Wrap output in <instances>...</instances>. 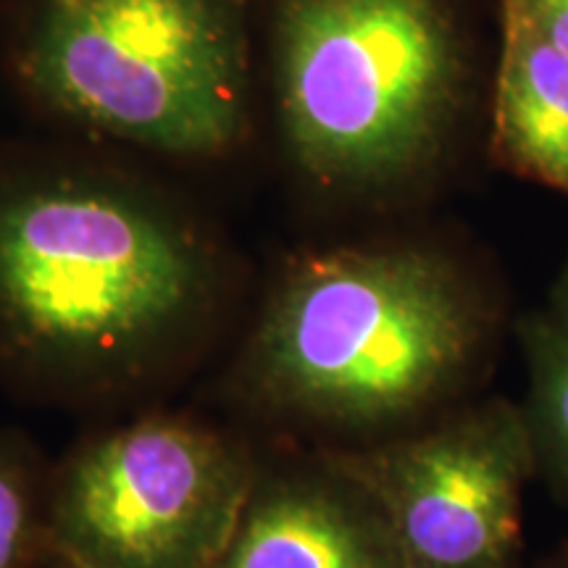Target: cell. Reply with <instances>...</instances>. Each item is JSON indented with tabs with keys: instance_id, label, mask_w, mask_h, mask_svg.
Wrapping results in <instances>:
<instances>
[{
	"instance_id": "obj_1",
	"label": "cell",
	"mask_w": 568,
	"mask_h": 568,
	"mask_svg": "<svg viewBox=\"0 0 568 568\" xmlns=\"http://www.w3.org/2000/svg\"><path fill=\"white\" fill-rule=\"evenodd\" d=\"M245 266L166 169L92 142H0V387L51 403L124 397L224 335Z\"/></svg>"
},
{
	"instance_id": "obj_9",
	"label": "cell",
	"mask_w": 568,
	"mask_h": 568,
	"mask_svg": "<svg viewBox=\"0 0 568 568\" xmlns=\"http://www.w3.org/2000/svg\"><path fill=\"white\" fill-rule=\"evenodd\" d=\"M51 474L30 437L0 429V568H38L51 550Z\"/></svg>"
},
{
	"instance_id": "obj_2",
	"label": "cell",
	"mask_w": 568,
	"mask_h": 568,
	"mask_svg": "<svg viewBox=\"0 0 568 568\" xmlns=\"http://www.w3.org/2000/svg\"><path fill=\"white\" fill-rule=\"evenodd\" d=\"M485 337L479 295L437 247H305L268 280L230 382L264 416L368 445L456 406Z\"/></svg>"
},
{
	"instance_id": "obj_4",
	"label": "cell",
	"mask_w": 568,
	"mask_h": 568,
	"mask_svg": "<svg viewBox=\"0 0 568 568\" xmlns=\"http://www.w3.org/2000/svg\"><path fill=\"white\" fill-rule=\"evenodd\" d=\"M264 145L308 205L376 201L435 166L464 42L450 0H261Z\"/></svg>"
},
{
	"instance_id": "obj_13",
	"label": "cell",
	"mask_w": 568,
	"mask_h": 568,
	"mask_svg": "<svg viewBox=\"0 0 568 568\" xmlns=\"http://www.w3.org/2000/svg\"><path fill=\"white\" fill-rule=\"evenodd\" d=\"M548 568H568V545L558 552L556 558H552V564Z\"/></svg>"
},
{
	"instance_id": "obj_11",
	"label": "cell",
	"mask_w": 568,
	"mask_h": 568,
	"mask_svg": "<svg viewBox=\"0 0 568 568\" xmlns=\"http://www.w3.org/2000/svg\"><path fill=\"white\" fill-rule=\"evenodd\" d=\"M535 30L568 55V0H514Z\"/></svg>"
},
{
	"instance_id": "obj_3",
	"label": "cell",
	"mask_w": 568,
	"mask_h": 568,
	"mask_svg": "<svg viewBox=\"0 0 568 568\" xmlns=\"http://www.w3.org/2000/svg\"><path fill=\"white\" fill-rule=\"evenodd\" d=\"M261 0H0V80L48 134L176 176L264 145Z\"/></svg>"
},
{
	"instance_id": "obj_7",
	"label": "cell",
	"mask_w": 568,
	"mask_h": 568,
	"mask_svg": "<svg viewBox=\"0 0 568 568\" xmlns=\"http://www.w3.org/2000/svg\"><path fill=\"white\" fill-rule=\"evenodd\" d=\"M209 568H408L372 489L326 453L258 464L224 550Z\"/></svg>"
},
{
	"instance_id": "obj_10",
	"label": "cell",
	"mask_w": 568,
	"mask_h": 568,
	"mask_svg": "<svg viewBox=\"0 0 568 568\" xmlns=\"http://www.w3.org/2000/svg\"><path fill=\"white\" fill-rule=\"evenodd\" d=\"M518 406L535 447L537 479L568 508V311L537 332L529 389Z\"/></svg>"
},
{
	"instance_id": "obj_6",
	"label": "cell",
	"mask_w": 568,
	"mask_h": 568,
	"mask_svg": "<svg viewBox=\"0 0 568 568\" xmlns=\"http://www.w3.org/2000/svg\"><path fill=\"white\" fill-rule=\"evenodd\" d=\"M329 453L379 500L408 568H518L524 497L537 479L518 403H456L406 432Z\"/></svg>"
},
{
	"instance_id": "obj_5",
	"label": "cell",
	"mask_w": 568,
	"mask_h": 568,
	"mask_svg": "<svg viewBox=\"0 0 568 568\" xmlns=\"http://www.w3.org/2000/svg\"><path fill=\"white\" fill-rule=\"evenodd\" d=\"M258 460L216 426L140 416L74 445L51 474V545L92 568H209Z\"/></svg>"
},
{
	"instance_id": "obj_12",
	"label": "cell",
	"mask_w": 568,
	"mask_h": 568,
	"mask_svg": "<svg viewBox=\"0 0 568 568\" xmlns=\"http://www.w3.org/2000/svg\"><path fill=\"white\" fill-rule=\"evenodd\" d=\"M38 568H92V566H88V564H82V560L67 556V552L55 550L53 545H51V550L45 552V558L40 560Z\"/></svg>"
},
{
	"instance_id": "obj_8",
	"label": "cell",
	"mask_w": 568,
	"mask_h": 568,
	"mask_svg": "<svg viewBox=\"0 0 568 568\" xmlns=\"http://www.w3.org/2000/svg\"><path fill=\"white\" fill-rule=\"evenodd\" d=\"M497 138L518 166L568 193V55L510 3Z\"/></svg>"
}]
</instances>
